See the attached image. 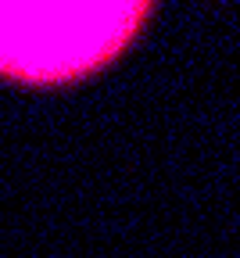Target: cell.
Wrapping results in <instances>:
<instances>
[{"mask_svg": "<svg viewBox=\"0 0 240 258\" xmlns=\"http://www.w3.org/2000/svg\"><path fill=\"white\" fill-rule=\"evenodd\" d=\"M136 22V4H0V72L76 76L111 57Z\"/></svg>", "mask_w": 240, "mask_h": 258, "instance_id": "cell-1", "label": "cell"}]
</instances>
